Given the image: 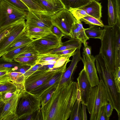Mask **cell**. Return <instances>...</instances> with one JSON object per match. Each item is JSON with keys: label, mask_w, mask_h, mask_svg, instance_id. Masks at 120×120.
<instances>
[{"label": "cell", "mask_w": 120, "mask_h": 120, "mask_svg": "<svg viewBox=\"0 0 120 120\" xmlns=\"http://www.w3.org/2000/svg\"><path fill=\"white\" fill-rule=\"evenodd\" d=\"M78 82L59 84L46 104L41 107L43 120H67L76 99Z\"/></svg>", "instance_id": "cell-1"}, {"label": "cell", "mask_w": 120, "mask_h": 120, "mask_svg": "<svg viewBox=\"0 0 120 120\" xmlns=\"http://www.w3.org/2000/svg\"><path fill=\"white\" fill-rule=\"evenodd\" d=\"M97 71L100 80L105 87L108 101L117 112L120 120V93L118 92L115 84L113 77L105 60L100 54L95 56Z\"/></svg>", "instance_id": "cell-2"}, {"label": "cell", "mask_w": 120, "mask_h": 120, "mask_svg": "<svg viewBox=\"0 0 120 120\" xmlns=\"http://www.w3.org/2000/svg\"><path fill=\"white\" fill-rule=\"evenodd\" d=\"M108 101L105 87L100 80L98 85L91 87L88 99L86 108L90 115V120H98L101 108Z\"/></svg>", "instance_id": "cell-3"}, {"label": "cell", "mask_w": 120, "mask_h": 120, "mask_svg": "<svg viewBox=\"0 0 120 120\" xmlns=\"http://www.w3.org/2000/svg\"><path fill=\"white\" fill-rule=\"evenodd\" d=\"M104 31L101 40V45L99 53L104 57L114 77L115 67L114 55V37L112 26L104 25Z\"/></svg>", "instance_id": "cell-4"}, {"label": "cell", "mask_w": 120, "mask_h": 120, "mask_svg": "<svg viewBox=\"0 0 120 120\" xmlns=\"http://www.w3.org/2000/svg\"><path fill=\"white\" fill-rule=\"evenodd\" d=\"M41 104L39 97L25 90L18 100L16 110L18 120H22L41 109Z\"/></svg>", "instance_id": "cell-5"}, {"label": "cell", "mask_w": 120, "mask_h": 120, "mask_svg": "<svg viewBox=\"0 0 120 120\" xmlns=\"http://www.w3.org/2000/svg\"><path fill=\"white\" fill-rule=\"evenodd\" d=\"M68 62L58 68H53L46 71L37 70L28 77L24 80L23 85L25 90L31 91L49 80L57 72L65 71Z\"/></svg>", "instance_id": "cell-6"}, {"label": "cell", "mask_w": 120, "mask_h": 120, "mask_svg": "<svg viewBox=\"0 0 120 120\" xmlns=\"http://www.w3.org/2000/svg\"><path fill=\"white\" fill-rule=\"evenodd\" d=\"M27 12L8 0H0V28L15 20L26 18Z\"/></svg>", "instance_id": "cell-7"}, {"label": "cell", "mask_w": 120, "mask_h": 120, "mask_svg": "<svg viewBox=\"0 0 120 120\" xmlns=\"http://www.w3.org/2000/svg\"><path fill=\"white\" fill-rule=\"evenodd\" d=\"M61 39H59L52 33L38 39H34L30 44L39 54L49 53L61 46Z\"/></svg>", "instance_id": "cell-8"}, {"label": "cell", "mask_w": 120, "mask_h": 120, "mask_svg": "<svg viewBox=\"0 0 120 120\" xmlns=\"http://www.w3.org/2000/svg\"><path fill=\"white\" fill-rule=\"evenodd\" d=\"M53 16L47 13L29 10L25 18L26 26L50 29L53 25Z\"/></svg>", "instance_id": "cell-9"}, {"label": "cell", "mask_w": 120, "mask_h": 120, "mask_svg": "<svg viewBox=\"0 0 120 120\" xmlns=\"http://www.w3.org/2000/svg\"><path fill=\"white\" fill-rule=\"evenodd\" d=\"M76 20L70 11L64 8L53 15L52 21L53 25L58 28L65 36L68 37Z\"/></svg>", "instance_id": "cell-10"}, {"label": "cell", "mask_w": 120, "mask_h": 120, "mask_svg": "<svg viewBox=\"0 0 120 120\" xmlns=\"http://www.w3.org/2000/svg\"><path fill=\"white\" fill-rule=\"evenodd\" d=\"M25 90L23 84L18 89L16 93L7 102L5 103L0 116V120H17L16 110L19 98Z\"/></svg>", "instance_id": "cell-11"}, {"label": "cell", "mask_w": 120, "mask_h": 120, "mask_svg": "<svg viewBox=\"0 0 120 120\" xmlns=\"http://www.w3.org/2000/svg\"><path fill=\"white\" fill-rule=\"evenodd\" d=\"M25 18L16 20L12 26L9 35L0 42V57L5 49L23 31L26 27Z\"/></svg>", "instance_id": "cell-12"}, {"label": "cell", "mask_w": 120, "mask_h": 120, "mask_svg": "<svg viewBox=\"0 0 120 120\" xmlns=\"http://www.w3.org/2000/svg\"><path fill=\"white\" fill-rule=\"evenodd\" d=\"M81 60L84 65V68L88 79L91 87L98 85L100 80L95 65V59L93 55L90 58L86 55L82 54Z\"/></svg>", "instance_id": "cell-13"}, {"label": "cell", "mask_w": 120, "mask_h": 120, "mask_svg": "<svg viewBox=\"0 0 120 120\" xmlns=\"http://www.w3.org/2000/svg\"><path fill=\"white\" fill-rule=\"evenodd\" d=\"M77 80L80 92L81 103L86 106L91 86L83 68L79 73Z\"/></svg>", "instance_id": "cell-14"}, {"label": "cell", "mask_w": 120, "mask_h": 120, "mask_svg": "<svg viewBox=\"0 0 120 120\" xmlns=\"http://www.w3.org/2000/svg\"><path fill=\"white\" fill-rule=\"evenodd\" d=\"M81 48L77 49L74 54L72 56L71 63L67 69L63 73L59 84L72 81L73 77L77 67L78 63L81 60Z\"/></svg>", "instance_id": "cell-15"}, {"label": "cell", "mask_w": 120, "mask_h": 120, "mask_svg": "<svg viewBox=\"0 0 120 120\" xmlns=\"http://www.w3.org/2000/svg\"><path fill=\"white\" fill-rule=\"evenodd\" d=\"M38 3L48 13L53 15L64 8L60 0H37Z\"/></svg>", "instance_id": "cell-16"}, {"label": "cell", "mask_w": 120, "mask_h": 120, "mask_svg": "<svg viewBox=\"0 0 120 120\" xmlns=\"http://www.w3.org/2000/svg\"><path fill=\"white\" fill-rule=\"evenodd\" d=\"M85 28L80 20H76L73 24L69 37L70 39H75L79 40L83 45L86 43L87 41L89 39L85 32Z\"/></svg>", "instance_id": "cell-17"}, {"label": "cell", "mask_w": 120, "mask_h": 120, "mask_svg": "<svg viewBox=\"0 0 120 120\" xmlns=\"http://www.w3.org/2000/svg\"><path fill=\"white\" fill-rule=\"evenodd\" d=\"M114 37V55L115 71L120 68V27L112 26Z\"/></svg>", "instance_id": "cell-18"}, {"label": "cell", "mask_w": 120, "mask_h": 120, "mask_svg": "<svg viewBox=\"0 0 120 120\" xmlns=\"http://www.w3.org/2000/svg\"><path fill=\"white\" fill-rule=\"evenodd\" d=\"M102 7L101 3L92 0L79 9L84 10L89 15L100 20L102 17Z\"/></svg>", "instance_id": "cell-19"}, {"label": "cell", "mask_w": 120, "mask_h": 120, "mask_svg": "<svg viewBox=\"0 0 120 120\" xmlns=\"http://www.w3.org/2000/svg\"><path fill=\"white\" fill-rule=\"evenodd\" d=\"M65 71H62L57 72L49 80L34 89L30 92L39 97L47 88L55 83H59L62 75Z\"/></svg>", "instance_id": "cell-20"}, {"label": "cell", "mask_w": 120, "mask_h": 120, "mask_svg": "<svg viewBox=\"0 0 120 120\" xmlns=\"http://www.w3.org/2000/svg\"><path fill=\"white\" fill-rule=\"evenodd\" d=\"M34 39L29 37L24 30L5 49L1 57L6 52L21 46L30 44Z\"/></svg>", "instance_id": "cell-21"}, {"label": "cell", "mask_w": 120, "mask_h": 120, "mask_svg": "<svg viewBox=\"0 0 120 120\" xmlns=\"http://www.w3.org/2000/svg\"><path fill=\"white\" fill-rule=\"evenodd\" d=\"M25 30L30 38L38 39L52 33L50 29L33 26H26Z\"/></svg>", "instance_id": "cell-22"}, {"label": "cell", "mask_w": 120, "mask_h": 120, "mask_svg": "<svg viewBox=\"0 0 120 120\" xmlns=\"http://www.w3.org/2000/svg\"><path fill=\"white\" fill-rule=\"evenodd\" d=\"M82 43L79 40L75 39H71L65 42L62 43V45L58 48L50 52L49 53H54L56 52L64 50L73 48H81Z\"/></svg>", "instance_id": "cell-23"}, {"label": "cell", "mask_w": 120, "mask_h": 120, "mask_svg": "<svg viewBox=\"0 0 120 120\" xmlns=\"http://www.w3.org/2000/svg\"><path fill=\"white\" fill-rule=\"evenodd\" d=\"M29 44L21 46L6 52L3 54L1 57L6 61H12L15 58L25 50Z\"/></svg>", "instance_id": "cell-24"}, {"label": "cell", "mask_w": 120, "mask_h": 120, "mask_svg": "<svg viewBox=\"0 0 120 120\" xmlns=\"http://www.w3.org/2000/svg\"><path fill=\"white\" fill-rule=\"evenodd\" d=\"M64 8L68 11L70 9L79 8L89 3L91 0H60Z\"/></svg>", "instance_id": "cell-25"}, {"label": "cell", "mask_w": 120, "mask_h": 120, "mask_svg": "<svg viewBox=\"0 0 120 120\" xmlns=\"http://www.w3.org/2000/svg\"><path fill=\"white\" fill-rule=\"evenodd\" d=\"M85 31L89 38H98L101 40L103 35L104 29L99 26H94L85 29Z\"/></svg>", "instance_id": "cell-26"}, {"label": "cell", "mask_w": 120, "mask_h": 120, "mask_svg": "<svg viewBox=\"0 0 120 120\" xmlns=\"http://www.w3.org/2000/svg\"><path fill=\"white\" fill-rule=\"evenodd\" d=\"M55 83L45 90L39 96L41 104V107L45 105L48 102L55 90L59 84Z\"/></svg>", "instance_id": "cell-27"}, {"label": "cell", "mask_w": 120, "mask_h": 120, "mask_svg": "<svg viewBox=\"0 0 120 120\" xmlns=\"http://www.w3.org/2000/svg\"><path fill=\"white\" fill-rule=\"evenodd\" d=\"M108 23L109 26H111L116 24V13L114 0H108Z\"/></svg>", "instance_id": "cell-28"}, {"label": "cell", "mask_w": 120, "mask_h": 120, "mask_svg": "<svg viewBox=\"0 0 120 120\" xmlns=\"http://www.w3.org/2000/svg\"><path fill=\"white\" fill-rule=\"evenodd\" d=\"M80 103L76 100L70 114V120H83L82 108Z\"/></svg>", "instance_id": "cell-29"}, {"label": "cell", "mask_w": 120, "mask_h": 120, "mask_svg": "<svg viewBox=\"0 0 120 120\" xmlns=\"http://www.w3.org/2000/svg\"><path fill=\"white\" fill-rule=\"evenodd\" d=\"M24 65L14 60L9 62L6 61L0 57V71L8 70L12 71L15 68Z\"/></svg>", "instance_id": "cell-30"}, {"label": "cell", "mask_w": 120, "mask_h": 120, "mask_svg": "<svg viewBox=\"0 0 120 120\" xmlns=\"http://www.w3.org/2000/svg\"><path fill=\"white\" fill-rule=\"evenodd\" d=\"M38 56L29 57H17L15 58L14 60L32 67L36 64Z\"/></svg>", "instance_id": "cell-31"}, {"label": "cell", "mask_w": 120, "mask_h": 120, "mask_svg": "<svg viewBox=\"0 0 120 120\" xmlns=\"http://www.w3.org/2000/svg\"><path fill=\"white\" fill-rule=\"evenodd\" d=\"M80 21L81 22H84L85 24H88L89 27L97 26L103 27L104 26L101 19H98L90 16H85L81 19Z\"/></svg>", "instance_id": "cell-32"}, {"label": "cell", "mask_w": 120, "mask_h": 120, "mask_svg": "<svg viewBox=\"0 0 120 120\" xmlns=\"http://www.w3.org/2000/svg\"><path fill=\"white\" fill-rule=\"evenodd\" d=\"M61 56L54 53H47L41 54H38L37 64H41L43 63L52 60L59 59Z\"/></svg>", "instance_id": "cell-33"}, {"label": "cell", "mask_w": 120, "mask_h": 120, "mask_svg": "<svg viewBox=\"0 0 120 120\" xmlns=\"http://www.w3.org/2000/svg\"><path fill=\"white\" fill-rule=\"evenodd\" d=\"M8 75L11 81L17 84H23L25 79L23 74L16 71L9 72Z\"/></svg>", "instance_id": "cell-34"}, {"label": "cell", "mask_w": 120, "mask_h": 120, "mask_svg": "<svg viewBox=\"0 0 120 120\" xmlns=\"http://www.w3.org/2000/svg\"><path fill=\"white\" fill-rule=\"evenodd\" d=\"M23 84H17L11 81L0 82V93L11 90H16L20 86Z\"/></svg>", "instance_id": "cell-35"}, {"label": "cell", "mask_w": 120, "mask_h": 120, "mask_svg": "<svg viewBox=\"0 0 120 120\" xmlns=\"http://www.w3.org/2000/svg\"><path fill=\"white\" fill-rule=\"evenodd\" d=\"M75 52L70 54L61 55V57L54 64L53 68L60 67L64 65L66 62H69L71 61L69 59L70 58L74 55Z\"/></svg>", "instance_id": "cell-36"}, {"label": "cell", "mask_w": 120, "mask_h": 120, "mask_svg": "<svg viewBox=\"0 0 120 120\" xmlns=\"http://www.w3.org/2000/svg\"><path fill=\"white\" fill-rule=\"evenodd\" d=\"M68 11L71 13L77 21L80 20L81 19L85 16H90L84 10L79 8L71 9Z\"/></svg>", "instance_id": "cell-37"}, {"label": "cell", "mask_w": 120, "mask_h": 120, "mask_svg": "<svg viewBox=\"0 0 120 120\" xmlns=\"http://www.w3.org/2000/svg\"><path fill=\"white\" fill-rule=\"evenodd\" d=\"M16 20L0 28V42L4 38L9 35L11 27Z\"/></svg>", "instance_id": "cell-38"}, {"label": "cell", "mask_w": 120, "mask_h": 120, "mask_svg": "<svg viewBox=\"0 0 120 120\" xmlns=\"http://www.w3.org/2000/svg\"><path fill=\"white\" fill-rule=\"evenodd\" d=\"M38 53L29 44L25 50L18 57H29L38 56Z\"/></svg>", "instance_id": "cell-39"}, {"label": "cell", "mask_w": 120, "mask_h": 120, "mask_svg": "<svg viewBox=\"0 0 120 120\" xmlns=\"http://www.w3.org/2000/svg\"><path fill=\"white\" fill-rule=\"evenodd\" d=\"M23 84L20 86L16 90H11L1 93V100L5 103L8 101L16 93L18 88Z\"/></svg>", "instance_id": "cell-40"}, {"label": "cell", "mask_w": 120, "mask_h": 120, "mask_svg": "<svg viewBox=\"0 0 120 120\" xmlns=\"http://www.w3.org/2000/svg\"><path fill=\"white\" fill-rule=\"evenodd\" d=\"M40 109L36 111L31 114L26 116L22 120H42V116Z\"/></svg>", "instance_id": "cell-41"}, {"label": "cell", "mask_w": 120, "mask_h": 120, "mask_svg": "<svg viewBox=\"0 0 120 120\" xmlns=\"http://www.w3.org/2000/svg\"><path fill=\"white\" fill-rule=\"evenodd\" d=\"M116 13V24L120 27V0H114Z\"/></svg>", "instance_id": "cell-42"}, {"label": "cell", "mask_w": 120, "mask_h": 120, "mask_svg": "<svg viewBox=\"0 0 120 120\" xmlns=\"http://www.w3.org/2000/svg\"><path fill=\"white\" fill-rule=\"evenodd\" d=\"M113 78L117 90L118 92L120 93V68L115 71Z\"/></svg>", "instance_id": "cell-43"}, {"label": "cell", "mask_w": 120, "mask_h": 120, "mask_svg": "<svg viewBox=\"0 0 120 120\" xmlns=\"http://www.w3.org/2000/svg\"><path fill=\"white\" fill-rule=\"evenodd\" d=\"M42 65L40 64H37L30 68L24 74H23L25 80L28 77L37 71L38 69Z\"/></svg>", "instance_id": "cell-44"}, {"label": "cell", "mask_w": 120, "mask_h": 120, "mask_svg": "<svg viewBox=\"0 0 120 120\" xmlns=\"http://www.w3.org/2000/svg\"><path fill=\"white\" fill-rule=\"evenodd\" d=\"M50 30L52 33L59 39H62V38L65 35L57 27L53 25Z\"/></svg>", "instance_id": "cell-45"}, {"label": "cell", "mask_w": 120, "mask_h": 120, "mask_svg": "<svg viewBox=\"0 0 120 120\" xmlns=\"http://www.w3.org/2000/svg\"><path fill=\"white\" fill-rule=\"evenodd\" d=\"M109 119L106 115L105 105H103L100 110L98 120H109Z\"/></svg>", "instance_id": "cell-46"}, {"label": "cell", "mask_w": 120, "mask_h": 120, "mask_svg": "<svg viewBox=\"0 0 120 120\" xmlns=\"http://www.w3.org/2000/svg\"><path fill=\"white\" fill-rule=\"evenodd\" d=\"M8 70L0 71V82L11 81L8 75Z\"/></svg>", "instance_id": "cell-47"}, {"label": "cell", "mask_w": 120, "mask_h": 120, "mask_svg": "<svg viewBox=\"0 0 120 120\" xmlns=\"http://www.w3.org/2000/svg\"><path fill=\"white\" fill-rule=\"evenodd\" d=\"M11 2L19 8L28 12L29 11L28 8L20 0H8Z\"/></svg>", "instance_id": "cell-48"}, {"label": "cell", "mask_w": 120, "mask_h": 120, "mask_svg": "<svg viewBox=\"0 0 120 120\" xmlns=\"http://www.w3.org/2000/svg\"><path fill=\"white\" fill-rule=\"evenodd\" d=\"M84 47L83 48V52L82 54L86 55L90 58H91V47L88 45L87 43L84 45Z\"/></svg>", "instance_id": "cell-49"}, {"label": "cell", "mask_w": 120, "mask_h": 120, "mask_svg": "<svg viewBox=\"0 0 120 120\" xmlns=\"http://www.w3.org/2000/svg\"><path fill=\"white\" fill-rule=\"evenodd\" d=\"M31 67L29 66L23 65L18 67L14 71L19 72L24 74Z\"/></svg>", "instance_id": "cell-50"}, {"label": "cell", "mask_w": 120, "mask_h": 120, "mask_svg": "<svg viewBox=\"0 0 120 120\" xmlns=\"http://www.w3.org/2000/svg\"><path fill=\"white\" fill-rule=\"evenodd\" d=\"M76 48H73L65 50L62 51L57 52L54 53L59 56L70 54L75 52Z\"/></svg>", "instance_id": "cell-51"}, {"label": "cell", "mask_w": 120, "mask_h": 120, "mask_svg": "<svg viewBox=\"0 0 120 120\" xmlns=\"http://www.w3.org/2000/svg\"><path fill=\"white\" fill-rule=\"evenodd\" d=\"M105 109L107 116L109 118L111 116L113 109L111 105L108 103L105 105Z\"/></svg>", "instance_id": "cell-52"}, {"label": "cell", "mask_w": 120, "mask_h": 120, "mask_svg": "<svg viewBox=\"0 0 120 120\" xmlns=\"http://www.w3.org/2000/svg\"><path fill=\"white\" fill-rule=\"evenodd\" d=\"M54 64H49L42 65L37 70L46 71L49 70L53 68Z\"/></svg>", "instance_id": "cell-53"}, {"label": "cell", "mask_w": 120, "mask_h": 120, "mask_svg": "<svg viewBox=\"0 0 120 120\" xmlns=\"http://www.w3.org/2000/svg\"><path fill=\"white\" fill-rule=\"evenodd\" d=\"M82 104V110L83 116V120H87V116L86 113V106L83 103Z\"/></svg>", "instance_id": "cell-54"}, {"label": "cell", "mask_w": 120, "mask_h": 120, "mask_svg": "<svg viewBox=\"0 0 120 120\" xmlns=\"http://www.w3.org/2000/svg\"><path fill=\"white\" fill-rule=\"evenodd\" d=\"M5 103L2 100L0 101V116L3 109Z\"/></svg>", "instance_id": "cell-55"}, {"label": "cell", "mask_w": 120, "mask_h": 120, "mask_svg": "<svg viewBox=\"0 0 120 120\" xmlns=\"http://www.w3.org/2000/svg\"><path fill=\"white\" fill-rule=\"evenodd\" d=\"M95 0V1H97L98 2L99 1H100L101 0Z\"/></svg>", "instance_id": "cell-56"}, {"label": "cell", "mask_w": 120, "mask_h": 120, "mask_svg": "<svg viewBox=\"0 0 120 120\" xmlns=\"http://www.w3.org/2000/svg\"><path fill=\"white\" fill-rule=\"evenodd\" d=\"M1 93H0V101L1 100Z\"/></svg>", "instance_id": "cell-57"}, {"label": "cell", "mask_w": 120, "mask_h": 120, "mask_svg": "<svg viewBox=\"0 0 120 120\" xmlns=\"http://www.w3.org/2000/svg\"></svg>", "instance_id": "cell-58"}]
</instances>
